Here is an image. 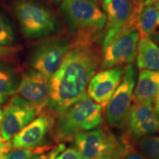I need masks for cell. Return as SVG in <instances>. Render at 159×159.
<instances>
[{
    "label": "cell",
    "mask_w": 159,
    "mask_h": 159,
    "mask_svg": "<svg viewBox=\"0 0 159 159\" xmlns=\"http://www.w3.org/2000/svg\"><path fill=\"white\" fill-rule=\"evenodd\" d=\"M97 41L72 39L61 66L50 78L47 111L55 117L87 94L91 78L101 65Z\"/></svg>",
    "instance_id": "cell-1"
},
{
    "label": "cell",
    "mask_w": 159,
    "mask_h": 159,
    "mask_svg": "<svg viewBox=\"0 0 159 159\" xmlns=\"http://www.w3.org/2000/svg\"><path fill=\"white\" fill-rule=\"evenodd\" d=\"M102 122V107L86 94L56 117L55 139L60 143L71 142L77 135L99 128Z\"/></svg>",
    "instance_id": "cell-2"
},
{
    "label": "cell",
    "mask_w": 159,
    "mask_h": 159,
    "mask_svg": "<svg viewBox=\"0 0 159 159\" xmlns=\"http://www.w3.org/2000/svg\"><path fill=\"white\" fill-rule=\"evenodd\" d=\"M61 13L75 39L97 41L106 25V16L92 0H63Z\"/></svg>",
    "instance_id": "cell-3"
},
{
    "label": "cell",
    "mask_w": 159,
    "mask_h": 159,
    "mask_svg": "<svg viewBox=\"0 0 159 159\" xmlns=\"http://www.w3.org/2000/svg\"><path fill=\"white\" fill-rule=\"evenodd\" d=\"M13 11L21 30L27 38L39 39L48 38L56 33L58 21L49 8L34 0H19Z\"/></svg>",
    "instance_id": "cell-4"
},
{
    "label": "cell",
    "mask_w": 159,
    "mask_h": 159,
    "mask_svg": "<svg viewBox=\"0 0 159 159\" xmlns=\"http://www.w3.org/2000/svg\"><path fill=\"white\" fill-rule=\"evenodd\" d=\"M137 16L110 42L102 46L101 70L134 63L141 39V33L137 25Z\"/></svg>",
    "instance_id": "cell-5"
},
{
    "label": "cell",
    "mask_w": 159,
    "mask_h": 159,
    "mask_svg": "<svg viewBox=\"0 0 159 159\" xmlns=\"http://www.w3.org/2000/svg\"><path fill=\"white\" fill-rule=\"evenodd\" d=\"M71 42L67 35L46 38L32 51L29 59L31 68L50 79L61 66Z\"/></svg>",
    "instance_id": "cell-6"
},
{
    "label": "cell",
    "mask_w": 159,
    "mask_h": 159,
    "mask_svg": "<svg viewBox=\"0 0 159 159\" xmlns=\"http://www.w3.org/2000/svg\"><path fill=\"white\" fill-rule=\"evenodd\" d=\"M137 80V70L134 64L125 66L122 80L106 106L105 116L108 125L123 128L131 108L133 93Z\"/></svg>",
    "instance_id": "cell-7"
},
{
    "label": "cell",
    "mask_w": 159,
    "mask_h": 159,
    "mask_svg": "<svg viewBox=\"0 0 159 159\" xmlns=\"http://www.w3.org/2000/svg\"><path fill=\"white\" fill-rule=\"evenodd\" d=\"M142 5L134 0H102V7L107 19L102 46L110 42L137 16Z\"/></svg>",
    "instance_id": "cell-8"
},
{
    "label": "cell",
    "mask_w": 159,
    "mask_h": 159,
    "mask_svg": "<svg viewBox=\"0 0 159 159\" xmlns=\"http://www.w3.org/2000/svg\"><path fill=\"white\" fill-rule=\"evenodd\" d=\"M37 115V111L30 103L18 94L13 95L9 102L3 107L1 138L5 141H11Z\"/></svg>",
    "instance_id": "cell-9"
},
{
    "label": "cell",
    "mask_w": 159,
    "mask_h": 159,
    "mask_svg": "<svg viewBox=\"0 0 159 159\" xmlns=\"http://www.w3.org/2000/svg\"><path fill=\"white\" fill-rule=\"evenodd\" d=\"M56 117L43 112L29 123L12 139V149H34L48 144L49 136L54 135Z\"/></svg>",
    "instance_id": "cell-10"
},
{
    "label": "cell",
    "mask_w": 159,
    "mask_h": 159,
    "mask_svg": "<svg viewBox=\"0 0 159 159\" xmlns=\"http://www.w3.org/2000/svg\"><path fill=\"white\" fill-rule=\"evenodd\" d=\"M16 94L30 103L38 114H42L48 108L50 79L33 69L26 71L21 76Z\"/></svg>",
    "instance_id": "cell-11"
},
{
    "label": "cell",
    "mask_w": 159,
    "mask_h": 159,
    "mask_svg": "<svg viewBox=\"0 0 159 159\" xmlns=\"http://www.w3.org/2000/svg\"><path fill=\"white\" fill-rule=\"evenodd\" d=\"M131 137L141 139L159 131V116L151 103H136L131 105L125 122Z\"/></svg>",
    "instance_id": "cell-12"
},
{
    "label": "cell",
    "mask_w": 159,
    "mask_h": 159,
    "mask_svg": "<svg viewBox=\"0 0 159 159\" xmlns=\"http://www.w3.org/2000/svg\"><path fill=\"white\" fill-rule=\"evenodd\" d=\"M73 142L82 159H94L120 145L114 136L100 127L77 135Z\"/></svg>",
    "instance_id": "cell-13"
},
{
    "label": "cell",
    "mask_w": 159,
    "mask_h": 159,
    "mask_svg": "<svg viewBox=\"0 0 159 159\" xmlns=\"http://www.w3.org/2000/svg\"><path fill=\"white\" fill-rule=\"evenodd\" d=\"M124 69V66H119L96 73L89 83L87 95L105 108L120 83Z\"/></svg>",
    "instance_id": "cell-14"
},
{
    "label": "cell",
    "mask_w": 159,
    "mask_h": 159,
    "mask_svg": "<svg viewBox=\"0 0 159 159\" xmlns=\"http://www.w3.org/2000/svg\"><path fill=\"white\" fill-rule=\"evenodd\" d=\"M159 94V71L142 69L133 93V100L136 103H151Z\"/></svg>",
    "instance_id": "cell-15"
},
{
    "label": "cell",
    "mask_w": 159,
    "mask_h": 159,
    "mask_svg": "<svg viewBox=\"0 0 159 159\" xmlns=\"http://www.w3.org/2000/svg\"><path fill=\"white\" fill-rule=\"evenodd\" d=\"M137 25L141 36H146L159 43V11L153 5H143L137 16Z\"/></svg>",
    "instance_id": "cell-16"
},
{
    "label": "cell",
    "mask_w": 159,
    "mask_h": 159,
    "mask_svg": "<svg viewBox=\"0 0 159 159\" xmlns=\"http://www.w3.org/2000/svg\"><path fill=\"white\" fill-rule=\"evenodd\" d=\"M137 66L140 70L159 71V47L146 36H141L137 47Z\"/></svg>",
    "instance_id": "cell-17"
},
{
    "label": "cell",
    "mask_w": 159,
    "mask_h": 159,
    "mask_svg": "<svg viewBox=\"0 0 159 159\" xmlns=\"http://www.w3.org/2000/svg\"><path fill=\"white\" fill-rule=\"evenodd\" d=\"M21 77L13 66L0 61V94L6 97L15 95Z\"/></svg>",
    "instance_id": "cell-18"
},
{
    "label": "cell",
    "mask_w": 159,
    "mask_h": 159,
    "mask_svg": "<svg viewBox=\"0 0 159 159\" xmlns=\"http://www.w3.org/2000/svg\"><path fill=\"white\" fill-rule=\"evenodd\" d=\"M49 149V145L34 149H13L4 159H47Z\"/></svg>",
    "instance_id": "cell-19"
},
{
    "label": "cell",
    "mask_w": 159,
    "mask_h": 159,
    "mask_svg": "<svg viewBox=\"0 0 159 159\" xmlns=\"http://www.w3.org/2000/svg\"><path fill=\"white\" fill-rule=\"evenodd\" d=\"M139 148L146 157L159 159V136L153 134L139 139Z\"/></svg>",
    "instance_id": "cell-20"
},
{
    "label": "cell",
    "mask_w": 159,
    "mask_h": 159,
    "mask_svg": "<svg viewBox=\"0 0 159 159\" xmlns=\"http://www.w3.org/2000/svg\"><path fill=\"white\" fill-rule=\"evenodd\" d=\"M14 40L15 33L13 25L5 15L0 13V46H11Z\"/></svg>",
    "instance_id": "cell-21"
},
{
    "label": "cell",
    "mask_w": 159,
    "mask_h": 159,
    "mask_svg": "<svg viewBox=\"0 0 159 159\" xmlns=\"http://www.w3.org/2000/svg\"><path fill=\"white\" fill-rule=\"evenodd\" d=\"M125 148L126 146H121L120 144L117 148L103 152L94 159H122Z\"/></svg>",
    "instance_id": "cell-22"
},
{
    "label": "cell",
    "mask_w": 159,
    "mask_h": 159,
    "mask_svg": "<svg viewBox=\"0 0 159 159\" xmlns=\"http://www.w3.org/2000/svg\"><path fill=\"white\" fill-rule=\"evenodd\" d=\"M56 159H82V158L76 148L72 146L63 150Z\"/></svg>",
    "instance_id": "cell-23"
},
{
    "label": "cell",
    "mask_w": 159,
    "mask_h": 159,
    "mask_svg": "<svg viewBox=\"0 0 159 159\" xmlns=\"http://www.w3.org/2000/svg\"><path fill=\"white\" fill-rule=\"evenodd\" d=\"M19 51V47L16 46H0V61L13 56Z\"/></svg>",
    "instance_id": "cell-24"
},
{
    "label": "cell",
    "mask_w": 159,
    "mask_h": 159,
    "mask_svg": "<svg viewBox=\"0 0 159 159\" xmlns=\"http://www.w3.org/2000/svg\"><path fill=\"white\" fill-rule=\"evenodd\" d=\"M122 159H148L144 155L141 154L140 152L130 150V148L126 147L124 151V153L122 157Z\"/></svg>",
    "instance_id": "cell-25"
},
{
    "label": "cell",
    "mask_w": 159,
    "mask_h": 159,
    "mask_svg": "<svg viewBox=\"0 0 159 159\" xmlns=\"http://www.w3.org/2000/svg\"><path fill=\"white\" fill-rule=\"evenodd\" d=\"M12 149L11 141H5L0 137V159H4L6 154Z\"/></svg>",
    "instance_id": "cell-26"
},
{
    "label": "cell",
    "mask_w": 159,
    "mask_h": 159,
    "mask_svg": "<svg viewBox=\"0 0 159 159\" xmlns=\"http://www.w3.org/2000/svg\"><path fill=\"white\" fill-rule=\"evenodd\" d=\"M64 150H66V145L64 143H60L56 147L52 148V150L49 151L47 159H56L57 157Z\"/></svg>",
    "instance_id": "cell-27"
},
{
    "label": "cell",
    "mask_w": 159,
    "mask_h": 159,
    "mask_svg": "<svg viewBox=\"0 0 159 159\" xmlns=\"http://www.w3.org/2000/svg\"><path fill=\"white\" fill-rule=\"evenodd\" d=\"M153 103H154L153 107H154L155 111H156V114L159 116V94H158V96L156 97V98L155 99Z\"/></svg>",
    "instance_id": "cell-28"
},
{
    "label": "cell",
    "mask_w": 159,
    "mask_h": 159,
    "mask_svg": "<svg viewBox=\"0 0 159 159\" xmlns=\"http://www.w3.org/2000/svg\"><path fill=\"white\" fill-rule=\"evenodd\" d=\"M158 0H145L144 5H155Z\"/></svg>",
    "instance_id": "cell-29"
},
{
    "label": "cell",
    "mask_w": 159,
    "mask_h": 159,
    "mask_svg": "<svg viewBox=\"0 0 159 159\" xmlns=\"http://www.w3.org/2000/svg\"><path fill=\"white\" fill-rule=\"evenodd\" d=\"M6 101H7V97L5 96V95L0 94V105L5 103Z\"/></svg>",
    "instance_id": "cell-30"
},
{
    "label": "cell",
    "mask_w": 159,
    "mask_h": 159,
    "mask_svg": "<svg viewBox=\"0 0 159 159\" xmlns=\"http://www.w3.org/2000/svg\"><path fill=\"white\" fill-rule=\"evenodd\" d=\"M2 116H3V107L0 105V130H1V125H2Z\"/></svg>",
    "instance_id": "cell-31"
},
{
    "label": "cell",
    "mask_w": 159,
    "mask_h": 159,
    "mask_svg": "<svg viewBox=\"0 0 159 159\" xmlns=\"http://www.w3.org/2000/svg\"><path fill=\"white\" fill-rule=\"evenodd\" d=\"M144 1L145 0H135V2H136V4H138V5H144Z\"/></svg>",
    "instance_id": "cell-32"
},
{
    "label": "cell",
    "mask_w": 159,
    "mask_h": 159,
    "mask_svg": "<svg viewBox=\"0 0 159 159\" xmlns=\"http://www.w3.org/2000/svg\"><path fill=\"white\" fill-rule=\"evenodd\" d=\"M153 5L156 6V7L158 10V11H159V0H158V1H157L156 2V4H155V5Z\"/></svg>",
    "instance_id": "cell-33"
},
{
    "label": "cell",
    "mask_w": 159,
    "mask_h": 159,
    "mask_svg": "<svg viewBox=\"0 0 159 159\" xmlns=\"http://www.w3.org/2000/svg\"><path fill=\"white\" fill-rule=\"evenodd\" d=\"M52 1L55 2H61V0H52Z\"/></svg>",
    "instance_id": "cell-34"
},
{
    "label": "cell",
    "mask_w": 159,
    "mask_h": 159,
    "mask_svg": "<svg viewBox=\"0 0 159 159\" xmlns=\"http://www.w3.org/2000/svg\"><path fill=\"white\" fill-rule=\"evenodd\" d=\"M92 1H94V2H98L99 1V0H92Z\"/></svg>",
    "instance_id": "cell-35"
},
{
    "label": "cell",
    "mask_w": 159,
    "mask_h": 159,
    "mask_svg": "<svg viewBox=\"0 0 159 159\" xmlns=\"http://www.w3.org/2000/svg\"><path fill=\"white\" fill-rule=\"evenodd\" d=\"M134 1H135V0H134Z\"/></svg>",
    "instance_id": "cell-36"
}]
</instances>
